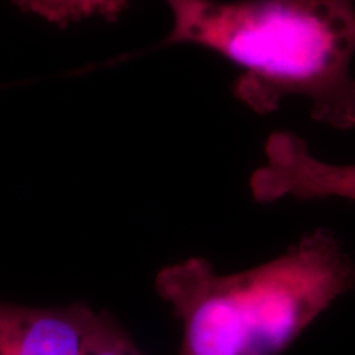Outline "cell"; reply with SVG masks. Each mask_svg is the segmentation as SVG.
I'll use <instances>...</instances> for the list:
<instances>
[{
    "label": "cell",
    "instance_id": "4",
    "mask_svg": "<svg viewBox=\"0 0 355 355\" xmlns=\"http://www.w3.org/2000/svg\"><path fill=\"white\" fill-rule=\"evenodd\" d=\"M99 314L81 303L32 308L0 301V355H83Z\"/></svg>",
    "mask_w": 355,
    "mask_h": 355
},
{
    "label": "cell",
    "instance_id": "5",
    "mask_svg": "<svg viewBox=\"0 0 355 355\" xmlns=\"http://www.w3.org/2000/svg\"><path fill=\"white\" fill-rule=\"evenodd\" d=\"M20 10L33 13L58 26H66L89 17L114 21L127 7L128 0H12Z\"/></svg>",
    "mask_w": 355,
    "mask_h": 355
},
{
    "label": "cell",
    "instance_id": "1",
    "mask_svg": "<svg viewBox=\"0 0 355 355\" xmlns=\"http://www.w3.org/2000/svg\"><path fill=\"white\" fill-rule=\"evenodd\" d=\"M166 43H193L245 69L234 94L259 114L303 96L314 121L355 127V7L350 0H165Z\"/></svg>",
    "mask_w": 355,
    "mask_h": 355
},
{
    "label": "cell",
    "instance_id": "6",
    "mask_svg": "<svg viewBox=\"0 0 355 355\" xmlns=\"http://www.w3.org/2000/svg\"><path fill=\"white\" fill-rule=\"evenodd\" d=\"M83 355H145L128 332L107 313L99 314Z\"/></svg>",
    "mask_w": 355,
    "mask_h": 355
},
{
    "label": "cell",
    "instance_id": "2",
    "mask_svg": "<svg viewBox=\"0 0 355 355\" xmlns=\"http://www.w3.org/2000/svg\"><path fill=\"white\" fill-rule=\"evenodd\" d=\"M155 291L181 322L178 355H282L355 288V263L336 234L319 227L285 254L219 275L201 257L163 266Z\"/></svg>",
    "mask_w": 355,
    "mask_h": 355
},
{
    "label": "cell",
    "instance_id": "3",
    "mask_svg": "<svg viewBox=\"0 0 355 355\" xmlns=\"http://www.w3.org/2000/svg\"><path fill=\"white\" fill-rule=\"evenodd\" d=\"M265 163L252 173L250 193L257 202L279 199L355 201V165H334L311 155L301 137L273 132L265 141Z\"/></svg>",
    "mask_w": 355,
    "mask_h": 355
},
{
    "label": "cell",
    "instance_id": "7",
    "mask_svg": "<svg viewBox=\"0 0 355 355\" xmlns=\"http://www.w3.org/2000/svg\"><path fill=\"white\" fill-rule=\"evenodd\" d=\"M350 2H354V0H350Z\"/></svg>",
    "mask_w": 355,
    "mask_h": 355
}]
</instances>
